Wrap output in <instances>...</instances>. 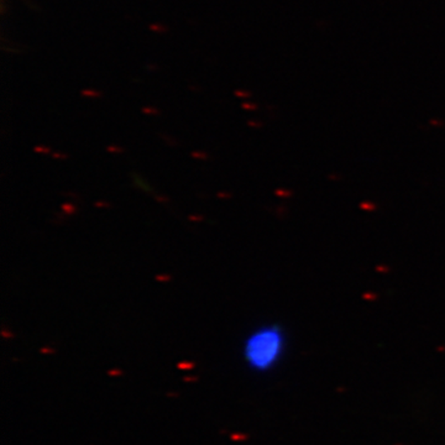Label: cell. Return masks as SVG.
<instances>
[{"mask_svg": "<svg viewBox=\"0 0 445 445\" xmlns=\"http://www.w3.org/2000/svg\"><path fill=\"white\" fill-rule=\"evenodd\" d=\"M285 350V336L276 326L257 328L247 336L244 356L247 365L257 371H266L276 365Z\"/></svg>", "mask_w": 445, "mask_h": 445, "instance_id": "obj_1", "label": "cell"}]
</instances>
